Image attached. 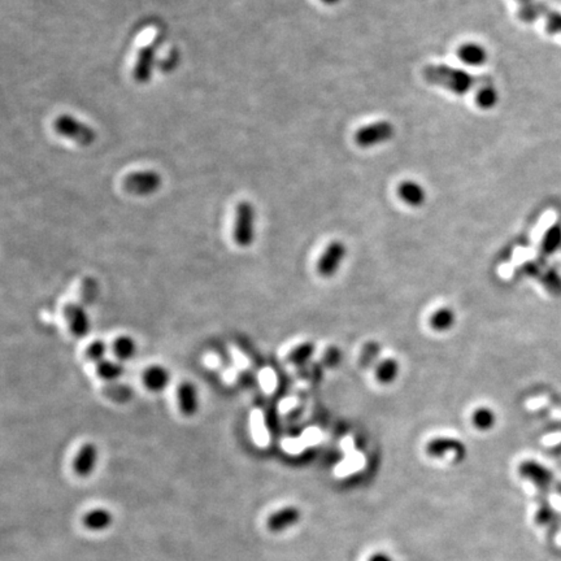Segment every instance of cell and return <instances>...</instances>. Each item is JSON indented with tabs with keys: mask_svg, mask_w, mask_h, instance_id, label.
<instances>
[{
	"mask_svg": "<svg viewBox=\"0 0 561 561\" xmlns=\"http://www.w3.org/2000/svg\"><path fill=\"white\" fill-rule=\"evenodd\" d=\"M399 374V363L395 359H386L379 364L376 370L378 382L384 385L393 384Z\"/></svg>",
	"mask_w": 561,
	"mask_h": 561,
	"instance_id": "44dd1931",
	"label": "cell"
},
{
	"mask_svg": "<svg viewBox=\"0 0 561 561\" xmlns=\"http://www.w3.org/2000/svg\"><path fill=\"white\" fill-rule=\"evenodd\" d=\"M178 408L186 417H193L199 411V393L191 382H182L177 390Z\"/></svg>",
	"mask_w": 561,
	"mask_h": 561,
	"instance_id": "9c48e42d",
	"label": "cell"
},
{
	"mask_svg": "<svg viewBox=\"0 0 561 561\" xmlns=\"http://www.w3.org/2000/svg\"><path fill=\"white\" fill-rule=\"evenodd\" d=\"M424 77L430 83L447 88L457 95H464L477 85L472 74L448 65H429L424 70Z\"/></svg>",
	"mask_w": 561,
	"mask_h": 561,
	"instance_id": "6da1fadb",
	"label": "cell"
},
{
	"mask_svg": "<svg viewBox=\"0 0 561 561\" xmlns=\"http://www.w3.org/2000/svg\"><path fill=\"white\" fill-rule=\"evenodd\" d=\"M347 254V248L339 241H334L325 248L324 254L321 255L317 263V272L323 277H332L338 268L343 263Z\"/></svg>",
	"mask_w": 561,
	"mask_h": 561,
	"instance_id": "52a82bcc",
	"label": "cell"
},
{
	"mask_svg": "<svg viewBox=\"0 0 561 561\" xmlns=\"http://www.w3.org/2000/svg\"><path fill=\"white\" fill-rule=\"evenodd\" d=\"M299 520H300L299 509L295 507H286V508L277 511L276 513H273L272 516H269L266 521V525L273 533H280L290 526L298 524Z\"/></svg>",
	"mask_w": 561,
	"mask_h": 561,
	"instance_id": "4fadbf2b",
	"label": "cell"
},
{
	"mask_svg": "<svg viewBox=\"0 0 561 561\" xmlns=\"http://www.w3.org/2000/svg\"><path fill=\"white\" fill-rule=\"evenodd\" d=\"M256 212L250 202H241L236 208L233 239L241 248L252 245L256 234Z\"/></svg>",
	"mask_w": 561,
	"mask_h": 561,
	"instance_id": "7a4b0ae2",
	"label": "cell"
},
{
	"mask_svg": "<svg viewBox=\"0 0 561 561\" xmlns=\"http://www.w3.org/2000/svg\"><path fill=\"white\" fill-rule=\"evenodd\" d=\"M160 44H161V36L158 35L152 39L151 43L146 44L140 50L138 59L133 68V79H135L138 83L143 85V83H147L151 79Z\"/></svg>",
	"mask_w": 561,
	"mask_h": 561,
	"instance_id": "8992f818",
	"label": "cell"
},
{
	"mask_svg": "<svg viewBox=\"0 0 561 561\" xmlns=\"http://www.w3.org/2000/svg\"><path fill=\"white\" fill-rule=\"evenodd\" d=\"M108 350L109 349H108V346H107V343L104 341L97 339V341L88 344V347L86 349V358L90 361H93L94 364H99L100 361L107 359L105 356L108 353Z\"/></svg>",
	"mask_w": 561,
	"mask_h": 561,
	"instance_id": "4316f807",
	"label": "cell"
},
{
	"mask_svg": "<svg viewBox=\"0 0 561 561\" xmlns=\"http://www.w3.org/2000/svg\"><path fill=\"white\" fill-rule=\"evenodd\" d=\"M553 518V511L550 508H547V507H542V508L539 509V512H538V522H548L550 520Z\"/></svg>",
	"mask_w": 561,
	"mask_h": 561,
	"instance_id": "f546056e",
	"label": "cell"
},
{
	"mask_svg": "<svg viewBox=\"0 0 561 561\" xmlns=\"http://www.w3.org/2000/svg\"><path fill=\"white\" fill-rule=\"evenodd\" d=\"M542 282H543L544 286L550 290V292L561 294V278L557 273L553 272V271H548L544 274Z\"/></svg>",
	"mask_w": 561,
	"mask_h": 561,
	"instance_id": "f1b7e54d",
	"label": "cell"
},
{
	"mask_svg": "<svg viewBox=\"0 0 561 561\" xmlns=\"http://www.w3.org/2000/svg\"><path fill=\"white\" fill-rule=\"evenodd\" d=\"M457 56L461 62L471 67H481L487 60L485 47L478 43L461 44L457 50Z\"/></svg>",
	"mask_w": 561,
	"mask_h": 561,
	"instance_id": "2e32d148",
	"label": "cell"
},
{
	"mask_svg": "<svg viewBox=\"0 0 561 561\" xmlns=\"http://www.w3.org/2000/svg\"><path fill=\"white\" fill-rule=\"evenodd\" d=\"M64 317L69 326L70 333L76 338L88 337L91 330V321L86 309L77 303H69L64 307Z\"/></svg>",
	"mask_w": 561,
	"mask_h": 561,
	"instance_id": "ba28073f",
	"label": "cell"
},
{
	"mask_svg": "<svg viewBox=\"0 0 561 561\" xmlns=\"http://www.w3.org/2000/svg\"><path fill=\"white\" fill-rule=\"evenodd\" d=\"M520 473L543 489L553 482L551 472L547 468H544L543 465L538 464L536 461H532V460L521 464Z\"/></svg>",
	"mask_w": 561,
	"mask_h": 561,
	"instance_id": "5bb4252c",
	"label": "cell"
},
{
	"mask_svg": "<svg viewBox=\"0 0 561 561\" xmlns=\"http://www.w3.org/2000/svg\"><path fill=\"white\" fill-rule=\"evenodd\" d=\"M426 451L431 456H442L447 452H454L457 460H463L466 456L464 443L454 438L431 439L426 446Z\"/></svg>",
	"mask_w": 561,
	"mask_h": 561,
	"instance_id": "7c38bea8",
	"label": "cell"
},
{
	"mask_svg": "<svg viewBox=\"0 0 561 561\" xmlns=\"http://www.w3.org/2000/svg\"><path fill=\"white\" fill-rule=\"evenodd\" d=\"M97 448L94 443H85L82 447L79 448L77 455L73 461V469L76 474L81 477H88L94 472L97 466Z\"/></svg>",
	"mask_w": 561,
	"mask_h": 561,
	"instance_id": "30bf717a",
	"label": "cell"
},
{
	"mask_svg": "<svg viewBox=\"0 0 561 561\" xmlns=\"http://www.w3.org/2000/svg\"><path fill=\"white\" fill-rule=\"evenodd\" d=\"M546 29L550 34L561 33V13L555 11H548L546 16Z\"/></svg>",
	"mask_w": 561,
	"mask_h": 561,
	"instance_id": "83f0119b",
	"label": "cell"
},
{
	"mask_svg": "<svg viewBox=\"0 0 561 561\" xmlns=\"http://www.w3.org/2000/svg\"><path fill=\"white\" fill-rule=\"evenodd\" d=\"M455 312L448 307H442L437 309L433 315L430 316V327L435 332H447L455 325Z\"/></svg>",
	"mask_w": 561,
	"mask_h": 561,
	"instance_id": "ac0fdd59",
	"label": "cell"
},
{
	"mask_svg": "<svg viewBox=\"0 0 561 561\" xmlns=\"http://www.w3.org/2000/svg\"><path fill=\"white\" fill-rule=\"evenodd\" d=\"M123 365L119 360L105 359L97 364V377L105 382H114L123 374Z\"/></svg>",
	"mask_w": 561,
	"mask_h": 561,
	"instance_id": "d6986e66",
	"label": "cell"
},
{
	"mask_svg": "<svg viewBox=\"0 0 561 561\" xmlns=\"http://www.w3.org/2000/svg\"><path fill=\"white\" fill-rule=\"evenodd\" d=\"M498 91L492 85L485 83L483 86L477 90L475 93V103L482 109H491L498 103Z\"/></svg>",
	"mask_w": 561,
	"mask_h": 561,
	"instance_id": "603a6c76",
	"label": "cell"
},
{
	"mask_svg": "<svg viewBox=\"0 0 561 561\" xmlns=\"http://www.w3.org/2000/svg\"><path fill=\"white\" fill-rule=\"evenodd\" d=\"M472 422H473L475 429L487 431L494 428V425L496 422V416L491 408L480 407L472 414Z\"/></svg>",
	"mask_w": 561,
	"mask_h": 561,
	"instance_id": "7402d4cb",
	"label": "cell"
},
{
	"mask_svg": "<svg viewBox=\"0 0 561 561\" xmlns=\"http://www.w3.org/2000/svg\"><path fill=\"white\" fill-rule=\"evenodd\" d=\"M111 351L119 361H128L137 355V342L130 335H120L111 344Z\"/></svg>",
	"mask_w": 561,
	"mask_h": 561,
	"instance_id": "e0dca14e",
	"label": "cell"
},
{
	"mask_svg": "<svg viewBox=\"0 0 561 561\" xmlns=\"http://www.w3.org/2000/svg\"><path fill=\"white\" fill-rule=\"evenodd\" d=\"M163 184L161 175L155 170H140L126 175L123 180V189L133 195H151L156 193Z\"/></svg>",
	"mask_w": 561,
	"mask_h": 561,
	"instance_id": "277c9868",
	"label": "cell"
},
{
	"mask_svg": "<svg viewBox=\"0 0 561 561\" xmlns=\"http://www.w3.org/2000/svg\"><path fill=\"white\" fill-rule=\"evenodd\" d=\"M83 524L91 530H103L112 524V515L107 509H94L83 518Z\"/></svg>",
	"mask_w": 561,
	"mask_h": 561,
	"instance_id": "ffe728a7",
	"label": "cell"
},
{
	"mask_svg": "<svg viewBox=\"0 0 561 561\" xmlns=\"http://www.w3.org/2000/svg\"><path fill=\"white\" fill-rule=\"evenodd\" d=\"M546 11H548V9L546 8V6L542 4V3L532 1V3H529V4H525V6L521 7L520 12H518V16L521 18L522 21H525V22H533V21H535L539 16L544 15Z\"/></svg>",
	"mask_w": 561,
	"mask_h": 561,
	"instance_id": "484cf974",
	"label": "cell"
},
{
	"mask_svg": "<svg viewBox=\"0 0 561 561\" xmlns=\"http://www.w3.org/2000/svg\"><path fill=\"white\" fill-rule=\"evenodd\" d=\"M313 352H315L313 343H302V344H299L294 350L290 352L288 360L292 365H303V364L307 363L308 360L312 358Z\"/></svg>",
	"mask_w": 561,
	"mask_h": 561,
	"instance_id": "d4e9b609",
	"label": "cell"
},
{
	"mask_svg": "<svg viewBox=\"0 0 561 561\" xmlns=\"http://www.w3.org/2000/svg\"><path fill=\"white\" fill-rule=\"evenodd\" d=\"M369 561H393L391 560V557L388 556V555H386V553H376V555H373Z\"/></svg>",
	"mask_w": 561,
	"mask_h": 561,
	"instance_id": "4dcf8cb0",
	"label": "cell"
},
{
	"mask_svg": "<svg viewBox=\"0 0 561 561\" xmlns=\"http://www.w3.org/2000/svg\"><path fill=\"white\" fill-rule=\"evenodd\" d=\"M321 1L327 6H334V4H338L341 0H321Z\"/></svg>",
	"mask_w": 561,
	"mask_h": 561,
	"instance_id": "1f68e13d",
	"label": "cell"
},
{
	"mask_svg": "<svg viewBox=\"0 0 561 561\" xmlns=\"http://www.w3.org/2000/svg\"><path fill=\"white\" fill-rule=\"evenodd\" d=\"M170 372L163 365H151L142 374L143 386L151 393H161L170 384Z\"/></svg>",
	"mask_w": 561,
	"mask_h": 561,
	"instance_id": "8fae6325",
	"label": "cell"
},
{
	"mask_svg": "<svg viewBox=\"0 0 561 561\" xmlns=\"http://www.w3.org/2000/svg\"><path fill=\"white\" fill-rule=\"evenodd\" d=\"M561 245V225L556 224L547 230L542 241V251L546 255H551L559 250Z\"/></svg>",
	"mask_w": 561,
	"mask_h": 561,
	"instance_id": "cb8c5ba5",
	"label": "cell"
},
{
	"mask_svg": "<svg viewBox=\"0 0 561 561\" xmlns=\"http://www.w3.org/2000/svg\"><path fill=\"white\" fill-rule=\"evenodd\" d=\"M55 130L64 138L74 140L81 146H90L97 140V133L85 123H81L69 114L59 116L55 123Z\"/></svg>",
	"mask_w": 561,
	"mask_h": 561,
	"instance_id": "3957f363",
	"label": "cell"
},
{
	"mask_svg": "<svg viewBox=\"0 0 561 561\" xmlns=\"http://www.w3.org/2000/svg\"><path fill=\"white\" fill-rule=\"evenodd\" d=\"M398 195L405 204L420 207L426 199V193L420 184L414 181H403L398 186Z\"/></svg>",
	"mask_w": 561,
	"mask_h": 561,
	"instance_id": "9a60e30c",
	"label": "cell"
},
{
	"mask_svg": "<svg viewBox=\"0 0 561 561\" xmlns=\"http://www.w3.org/2000/svg\"><path fill=\"white\" fill-rule=\"evenodd\" d=\"M518 1H521V3H522V6H525V4H529V3H532L533 0H518Z\"/></svg>",
	"mask_w": 561,
	"mask_h": 561,
	"instance_id": "d6a6232c",
	"label": "cell"
},
{
	"mask_svg": "<svg viewBox=\"0 0 561 561\" xmlns=\"http://www.w3.org/2000/svg\"><path fill=\"white\" fill-rule=\"evenodd\" d=\"M394 133L393 123H388V121H377V123H369L367 126L360 128L355 134V142L360 147L369 149V147H373V146H377V144L393 140Z\"/></svg>",
	"mask_w": 561,
	"mask_h": 561,
	"instance_id": "5b68a950",
	"label": "cell"
}]
</instances>
